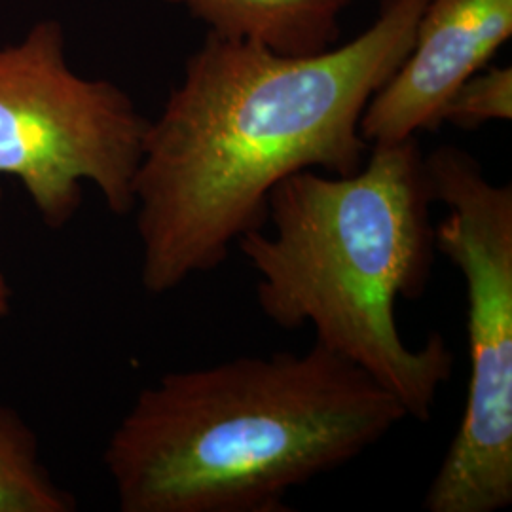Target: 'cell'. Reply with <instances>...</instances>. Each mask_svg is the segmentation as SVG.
Masks as SVG:
<instances>
[{"instance_id": "6da1fadb", "label": "cell", "mask_w": 512, "mask_h": 512, "mask_svg": "<svg viewBox=\"0 0 512 512\" xmlns=\"http://www.w3.org/2000/svg\"><path fill=\"white\" fill-rule=\"evenodd\" d=\"M427 2L382 0L359 37L319 54L207 33L148 122L133 181L148 294L219 268L243 234L266 224L268 198L287 177L363 167L361 116L410 52Z\"/></svg>"}, {"instance_id": "7a4b0ae2", "label": "cell", "mask_w": 512, "mask_h": 512, "mask_svg": "<svg viewBox=\"0 0 512 512\" xmlns=\"http://www.w3.org/2000/svg\"><path fill=\"white\" fill-rule=\"evenodd\" d=\"M406 418L365 370L315 344L165 374L112 431L103 463L122 512H283L294 488Z\"/></svg>"}, {"instance_id": "3957f363", "label": "cell", "mask_w": 512, "mask_h": 512, "mask_svg": "<svg viewBox=\"0 0 512 512\" xmlns=\"http://www.w3.org/2000/svg\"><path fill=\"white\" fill-rule=\"evenodd\" d=\"M433 192L416 137L372 145L351 175L306 169L275 186L266 224L236 241L258 275L256 302L279 329L311 325L315 344L365 370L431 420L454 353L440 334L404 344L397 300L425 293L435 262Z\"/></svg>"}, {"instance_id": "277c9868", "label": "cell", "mask_w": 512, "mask_h": 512, "mask_svg": "<svg viewBox=\"0 0 512 512\" xmlns=\"http://www.w3.org/2000/svg\"><path fill=\"white\" fill-rule=\"evenodd\" d=\"M437 251L467 285L469 385L456 437L429 484V512H495L512 505V186L475 156L439 147L425 156Z\"/></svg>"}, {"instance_id": "5b68a950", "label": "cell", "mask_w": 512, "mask_h": 512, "mask_svg": "<svg viewBox=\"0 0 512 512\" xmlns=\"http://www.w3.org/2000/svg\"><path fill=\"white\" fill-rule=\"evenodd\" d=\"M148 122L116 84L71 71L55 21L0 48V175L23 184L52 230L76 217L84 183L114 215L133 213Z\"/></svg>"}, {"instance_id": "8992f818", "label": "cell", "mask_w": 512, "mask_h": 512, "mask_svg": "<svg viewBox=\"0 0 512 512\" xmlns=\"http://www.w3.org/2000/svg\"><path fill=\"white\" fill-rule=\"evenodd\" d=\"M512 35V0H429L410 52L361 116V135L391 145L437 129L459 86Z\"/></svg>"}, {"instance_id": "52a82bcc", "label": "cell", "mask_w": 512, "mask_h": 512, "mask_svg": "<svg viewBox=\"0 0 512 512\" xmlns=\"http://www.w3.org/2000/svg\"><path fill=\"white\" fill-rule=\"evenodd\" d=\"M203 21L211 35L310 55L338 44L342 18L357 0H165Z\"/></svg>"}, {"instance_id": "ba28073f", "label": "cell", "mask_w": 512, "mask_h": 512, "mask_svg": "<svg viewBox=\"0 0 512 512\" xmlns=\"http://www.w3.org/2000/svg\"><path fill=\"white\" fill-rule=\"evenodd\" d=\"M76 501L40 461L35 431L0 403V512H71Z\"/></svg>"}, {"instance_id": "9c48e42d", "label": "cell", "mask_w": 512, "mask_h": 512, "mask_svg": "<svg viewBox=\"0 0 512 512\" xmlns=\"http://www.w3.org/2000/svg\"><path fill=\"white\" fill-rule=\"evenodd\" d=\"M511 118L512 69L509 65H486L459 86L442 110L440 124L476 129L490 122H509Z\"/></svg>"}, {"instance_id": "30bf717a", "label": "cell", "mask_w": 512, "mask_h": 512, "mask_svg": "<svg viewBox=\"0 0 512 512\" xmlns=\"http://www.w3.org/2000/svg\"><path fill=\"white\" fill-rule=\"evenodd\" d=\"M2 186H0V209H2ZM12 310V287L8 283V279L0 272V319H4Z\"/></svg>"}]
</instances>
